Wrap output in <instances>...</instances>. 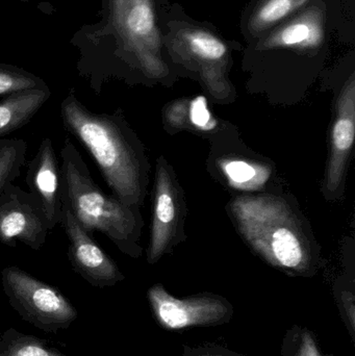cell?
I'll list each match as a JSON object with an SVG mask.
<instances>
[{"instance_id": "6da1fadb", "label": "cell", "mask_w": 355, "mask_h": 356, "mask_svg": "<svg viewBox=\"0 0 355 356\" xmlns=\"http://www.w3.org/2000/svg\"><path fill=\"white\" fill-rule=\"evenodd\" d=\"M60 118L95 161L114 196L131 207L143 202L147 182V162L143 148L123 116L89 110L70 90L63 99Z\"/></svg>"}, {"instance_id": "7a4b0ae2", "label": "cell", "mask_w": 355, "mask_h": 356, "mask_svg": "<svg viewBox=\"0 0 355 356\" xmlns=\"http://www.w3.org/2000/svg\"><path fill=\"white\" fill-rule=\"evenodd\" d=\"M60 203L70 209L81 227L93 236L104 234L123 253L140 255L138 238L141 219L135 207L106 194L90 173L88 165L71 139L60 150Z\"/></svg>"}, {"instance_id": "3957f363", "label": "cell", "mask_w": 355, "mask_h": 356, "mask_svg": "<svg viewBox=\"0 0 355 356\" xmlns=\"http://www.w3.org/2000/svg\"><path fill=\"white\" fill-rule=\"evenodd\" d=\"M231 213L254 250L273 267L292 275H312L315 259L302 222L283 198L238 197Z\"/></svg>"}, {"instance_id": "277c9868", "label": "cell", "mask_w": 355, "mask_h": 356, "mask_svg": "<svg viewBox=\"0 0 355 356\" xmlns=\"http://www.w3.org/2000/svg\"><path fill=\"white\" fill-rule=\"evenodd\" d=\"M158 15L165 54L196 73L214 97H229L233 91L229 75L235 42L225 39L212 25L194 20L179 4L163 8Z\"/></svg>"}, {"instance_id": "5b68a950", "label": "cell", "mask_w": 355, "mask_h": 356, "mask_svg": "<svg viewBox=\"0 0 355 356\" xmlns=\"http://www.w3.org/2000/svg\"><path fill=\"white\" fill-rule=\"evenodd\" d=\"M156 0H108V21L121 56L151 79L169 74Z\"/></svg>"}, {"instance_id": "8992f818", "label": "cell", "mask_w": 355, "mask_h": 356, "mask_svg": "<svg viewBox=\"0 0 355 356\" xmlns=\"http://www.w3.org/2000/svg\"><path fill=\"white\" fill-rule=\"evenodd\" d=\"M1 284L10 307L24 321L44 332L58 334L79 317L76 309L60 290L16 266L2 270Z\"/></svg>"}, {"instance_id": "52a82bcc", "label": "cell", "mask_w": 355, "mask_h": 356, "mask_svg": "<svg viewBox=\"0 0 355 356\" xmlns=\"http://www.w3.org/2000/svg\"><path fill=\"white\" fill-rule=\"evenodd\" d=\"M147 299L154 319L168 332L224 325L235 314L233 305L224 297L202 293L179 298L160 284L147 291Z\"/></svg>"}, {"instance_id": "ba28073f", "label": "cell", "mask_w": 355, "mask_h": 356, "mask_svg": "<svg viewBox=\"0 0 355 356\" xmlns=\"http://www.w3.org/2000/svg\"><path fill=\"white\" fill-rule=\"evenodd\" d=\"M48 232L47 222L35 198L10 184L0 194V243L12 248L21 243L39 250L45 245Z\"/></svg>"}, {"instance_id": "9c48e42d", "label": "cell", "mask_w": 355, "mask_h": 356, "mask_svg": "<svg viewBox=\"0 0 355 356\" xmlns=\"http://www.w3.org/2000/svg\"><path fill=\"white\" fill-rule=\"evenodd\" d=\"M60 225L68 240V259L75 273L96 288L114 286L125 276L117 264L102 250L91 234L75 219L70 209L60 207Z\"/></svg>"}, {"instance_id": "30bf717a", "label": "cell", "mask_w": 355, "mask_h": 356, "mask_svg": "<svg viewBox=\"0 0 355 356\" xmlns=\"http://www.w3.org/2000/svg\"><path fill=\"white\" fill-rule=\"evenodd\" d=\"M181 199L172 171L166 161L160 159L156 168L151 240L147 255L149 264H156L160 259L175 236L181 219Z\"/></svg>"}, {"instance_id": "8fae6325", "label": "cell", "mask_w": 355, "mask_h": 356, "mask_svg": "<svg viewBox=\"0 0 355 356\" xmlns=\"http://www.w3.org/2000/svg\"><path fill=\"white\" fill-rule=\"evenodd\" d=\"M27 186L44 213L48 229L60 224V167L56 158L53 142L45 138L40 144L37 154L27 165Z\"/></svg>"}, {"instance_id": "7c38bea8", "label": "cell", "mask_w": 355, "mask_h": 356, "mask_svg": "<svg viewBox=\"0 0 355 356\" xmlns=\"http://www.w3.org/2000/svg\"><path fill=\"white\" fill-rule=\"evenodd\" d=\"M355 135V75L352 73L340 93L331 131V156L327 171L329 193L341 186Z\"/></svg>"}, {"instance_id": "4fadbf2b", "label": "cell", "mask_w": 355, "mask_h": 356, "mask_svg": "<svg viewBox=\"0 0 355 356\" xmlns=\"http://www.w3.org/2000/svg\"><path fill=\"white\" fill-rule=\"evenodd\" d=\"M314 0H251L242 14V35L251 43L283 21L291 18Z\"/></svg>"}, {"instance_id": "5bb4252c", "label": "cell", "mask_w": 355, "mask_h": 356, "mask_svg": "<svg viewBox=\"0 0 355 356\" xmlns=\"http://www.w3.org/2000/svg\"><path fill=\"white\" fill-rule=\"evenodd\" d=\"M51 96L49 87L27 90L0 102V139L26 125Z\"/></svg>"}, {"instance_id": "9a60e30c", "label": "cell", "mask_w": 355, "mask_h": 356, "mask_svg": "<svg viewBox=\"0 0 355 356\" xmlns=\"http://www.w3.org/2000/svg\"><path fill=\"white\" fill-rule=\"evenodd\" d=\"M0 356H69L49 342L8 328L0 334Z\"/></svg>"}, {"instance_id": "2e32d148", "label": "cell", "mask_w": 355, "mask_h": 356, "mask_svg": "<svg viewBox=\"0 0 355 356\" xmlns=\"http://www.w3.org/2000/svg\"><path fill=\"white\" fill-rule=\"evenodd\" d=\"M27 143L17 138L0 139V194L20 177L26 165Z\"/></svg>"}, {"instance_id": "e0dca14e", "label": "cell", "mask_w": 355, "mask_h": 356, "mask_svg": "<svg viewBox=\"0 0 355 356\" xmlns=\"http://www.w3.org/2000/svg\"><path fill=\"white\" fill-rule=\"evenodd\" d=\"M189 117L190 120L188 122L196 129L208 131L214 129L216 125L204 97H198L189 102H175L170 106L166 115L167 121L173 127H183L185 119Z\"/></svg>"}, {"instance_id": "ac0fdd59", "label": "cell", "mask_w": 355, "mask_h": 356, "mask_svg": "<svg viewBox=\"0 0 355 356\" xmlns=\"http://www.w3.org/2000/svg\"><path fill=\"white\" fill-rule=\"evenodd\" d=\"M281 356H333L321 348L316 334L304 326L294 324L286 332Z\"/></svg>"}, {"instance_id": "d6986e66", "label": "cell", "mask_w": 355, "mask_h": 356, "mask_svg": "<svg viewBox=\"0 0 355 356\" xmlns=\"http://www.w3.org/2000/svg\"><path fill=\"white\" fill-rule=\"evenodd\" d=\"M225 177L235 188H254L268 179L269 171L260 165L241 160L225 161L221 164Z\"/></svg>"}, {"instance_id": "ffe728a7", "label": "cell", "mask_w": 355, "mask_h": 356, "mask_svg": "<svg viewBox=\"0 0 355 356\" xmlns=\"http://www.w3.org/2000/svg\"><path fill=\"white\" fill-rule=\"evenodd\" d=\"M47 87L41 77L13 65L0 64V96Z\"/></svg>"}, {"instance_id": "44dd1931", "label": "cell", "mask_w": 355, "mask_h": 356, "mask_svg": "<svg viewBox=\"0 0 355 356\" xmlns=\"http://www.w3.org/2000/svg\"><path fill=\"white\" fill-rule=\"evenodd\" d=\"M181 356H245L218 344L206 343L197 346L185 345Z\"/></svg>"}]
</instances>
